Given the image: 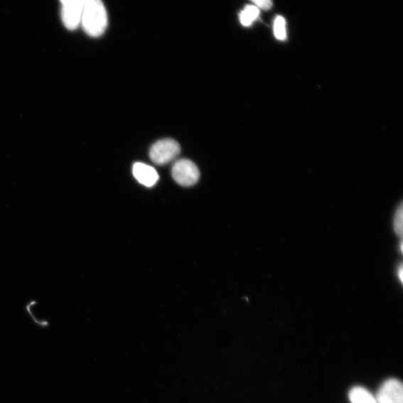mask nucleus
Here are the masks:
<instances>
[{"label":"nucleus","instance_id":"obj_11","mask_svg":"<svg viewBox=\"0 0 403 403\" xmlns=\"http://www.w3.org/2000/svg\"><path fill=\"white\" fill-rule=\"evenodd\" d=\"M254 6H256L259 9L270 10L273 6L272 0H250Z\"/></svg>","mask_w":403,"mask_h":403},{"label":"nucleus","instance_id":"obj_9","mask_svg":"<svg viewBox=\"0 0 403 403\" xmlns=\"http://www.w3.org/2000/svg\"><path fill=\"white\" fill-rule=\"evenodd\" d=\"M274 31L278 40L284 41L286 39V22L285 18L277 16L274 21Z\"/></svg>","mask_w":403,"mask_h":403},{"label":"nucleus","instance_id":"obj_8","mask_svg":"<svg viewBox=\"0 0 403 403\" xmlns=\"http://www.w3.org/2000/svg\"><path fill=\"white\" fill-rule=\"evenodd\" d=\"M259 15L260 9L258 7L249 5L239 14V20L244 26L248 27L259 18Z\"/></svg>","mask_w":403,"mask_h":403},{"label":"nucleus","instance_id":"obj_1","mask_svg":"<svg viewBox=\"0 0 403 403\" xmlns=\"http://www.w3.org/2000/svg\"><path fill=\"white\" fill-rule=\"evenodd\" d=\"M87 35L101 36L108 26V14L102 0H85L81 23Z\"/></svg>","mask_w":403,"mask_h":403},{"label":"nucleus","instance_id":"obj_10","mask_svg":"<svg viewBox=\"0 0 403 403\" xmlns=\"http://www.w3.org/2000/svg\"><path fill=\"white\" fill-rule=\"evenodd\" d=\"M394 228L396 234L401 237L402 235V205L400 204L397 208L394 220Z\"/></svg>","mask_w":403,"mask_h":403},{"label":"nucleus","instance_id":"obj_2","mask_svg":"<svg viewBox=\"0 0 403 403\" xmlns=\"http://www.w3.org/2000/svg\"><path fill=\"white\" fill-rule=\"evenodd\" d=\"M174 181L184 187L195 185L200 178V171L196 164L188 159L176 161L172 169Z\"/></svg>","mask_w":403,"mask_h":403},{"label":"nucleus","instance_id":"obj_3","mask_svg":"<svg viewBox=\"0 0 403 403\" xmlns=\"http://www.w3.org/2000/svg\"><path fill=\"white\" fill-rule=\"evenodd\" d=\"M181 146L173 139H163L153 145L149 157L156 164L163 166L174 160L181 154Z\"/></svg>","mask_w":403,"mask_h":403},{"label":"nucleus","instance_id":"obj_7","mask_svg":"<svg viewBox=\"0 0 403 403\" xmlns=\"http://www.w3.org/2000/svg\"><path fill=\"white\" fill-rule=\"evenodd\" d=\"M352 403H377L376 397L365 389V387L357 386L352 388L349 393Z\"/></svg>","mask_w":403,"mask_h":403},{"label":"nucleus","instance_id":"obj_6","mask_svg":"<svg viewBox=\"0 0 403 403\" xmlns=\"http://www.w3.org/2000/svg\"><path fill=\"white\" fill-rule=\"evenodd\" d=\"M132 171L134 178L144 186L153 187L158 181L156 171L144 163H134Z\"/></svg>","mask_w":403,"mask_h":403},{"label":"nucleus","instance_id":"obj_12","mask_svg":"<svg viewBox=\"0 0 403 403\" xmlns=\"http://www.w3.org/2000/svg\"><path fill=\"white\" fill-rule=\"evenodd\" d=\"M397 272H399V278L401 280V281H402V266L400 265L399 268L398 269Z\"/></svg>","mask_w":403,"mask_h":403},{"label":"nucleus","instance_id":"obj_4","mask_svg":"<svg viewBox=\"0 0 403 403\" xmlns=\"http://www.w3.org/2000/svg\"><path fill=\"white\" fill-rule=\"evenodd\" d=\"M62 4V18L69 30L77 29L81 23L85 0H60Z\"/></svg>","mask_w":403,"mask_h":403},{"label":"nucleus","instance_id":"obj_5","mask_svg":"<svg viewBox=\"0 0 403 403\" xmlns=\"http://www.w3.org/2000/svg\"><path fill=\"white\" fill-rule=\"evenodd\" d=\"M377 403H403L402 383L397 379L385 381L376 397Z\"/></svg>","mask_w":403,"mask_h":403}]
</instances>
